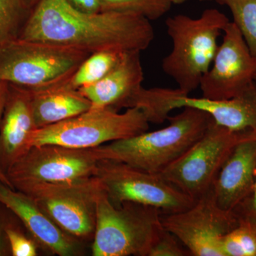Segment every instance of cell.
I'll return each mask as SVG.
<instances>
[{
    "mask_svg": "<svg viewBox=\"0 0 256 256\" xmlns=\"http://www.w3.org/2000/svg\"><path fill=\"white\" fill-rule=\"evenodd\" d=\"M73 47L89 54L100 50L140 52L154 38L150 21L133 13H86L67 0H40L20 36Z\"/></svg>",
    "mask_w": 256,
    "mask_h": 256,
    "instance_id": "obj_1",
    "label": "cell"
},
{
    "mask_svg": "<svg viewBox=\"0 0 256 256\" xmlns=\"http://www.w3.org/2000/svg\"><path fill=\"white\" fill-rule=\"evenodd\" d=\"M170 124L162 129L120 140L92 148L98 159L114 160L158 174L182 156L203 136L212 117L194 108H183L169 116Z\"/></svg>",
    "mask_w": 256,
    "mask_h": 256,
    "instance_id": "obj_2",
    "label": "cell"
},
{
    "mask_svg": "<svg viewBox=\"0 0 256 256\" xmlns=\"http://www.w3.org/2000/svg\"><path fill=\"white\" fill-rule=\"evenodd\" d=\"M230 22L216 9L204 10L201 16L178 14L166 20V31L172 41V50L163 58V72L188 95L200 87L218 50V40Z\"/></svg>",
    "mask_w": 256,
    "mask_h": 256,
    "instance_id": "obj_3",
    "label": "cell"
},
{
    "mask_svg": "<svg viewBox=\"0 0 256 256\" xmlns=\"http://www.w3.org/2000/svg\"><path fill=\"white\" fill-rule=\"evenodd\" d=\"M156 207L126 202L116 206L104 192L96 207L94 256H148L163 226Z\"/></svg>",
    "mask_w": 256,
    "mask_h": 256,
    "instance_id": "obj_4",
    "label": "cell"
},
{
    "mask_svg": "<svg viewBox=\"0 0 256 256\" xmlns=\"http://www.w3.org/2000/svg\"><path fill=\"white\" fill-rule=\"evenodd\" d=\"M73 47L18 37L0 44V82L38 89L66 80L90 55Z\"/></svg>",
    "mask_w": 256,
    "mask_h": 256,
    "instance_id": "obj_5",
    "label": "cell"
},
{
    "mask_svg": "<svg viewBox=\"0 0 256 256\" xmlns=\"http://www.w3.org/2000/svg\"><path fill=\"white\" fill-rule=\"evenodd\" d=\"M150 122L138 108L122 114L110 108L89 110L62 122L37 128L30 148L46 144L92 149L108 142L138 136L149 130Z\"/></svg>",
    "mask_w": 256,
    "mask_h": 256,
    "instance_id": "obj_6",
    "label": "cell"
},
{
    "mask_svg": "<svg viewBox=\"0 0 256 256\" xmlns=\"http://www.w3.org/2000/svg\"><path fill=\"white\" fill-rule=\"evenodd\" d=\"M255 134L256 130H232L212 119L203 136L158 174L193 200H198L213 186L234 148Z\"/></svg>",
    "mask_w": 256,
    "mask_h": 256,
    "instance_id": "obj_7",
    "label": "cell"
},
{
    "mask_svg": "<svg viewBox=\"0 0 256 256\" xmlns=\"http://www.w3.org/2000/svg\"><path fill=\"white\" fill-rule=\"evenodd\" d=\"M14 188L33 198L64 232L78 239L94 236L97 202L104 192L94 176L65 182L24 183Z\"/></svg>",
    "mask_w": 256,
    "mask_h": 256,
    "instance_id": "obj_8",
    "label": "cell"
},
{
    "mask_svg": "<svg viewBox=\"0 0 256 256\" xmlns=\"http://www.w3.org/2000/svg\"><path fill=\"white\" fill-rule=\"evenodd\" d=\"M94 176L116 206L131 202L156 207L162 214H169L188 210L196 202L159 174L122 162L98 160Z\"/></svg>",
    "mask_w": 256,
    "mask_h": 256,
    "instance_id": "obj_9",
    "label": "cell"
},
{
    "mask_svg": "<svg viewBox=\"0 0 256 256\" xmlns=\"http://www.w3.org/2000/svg\"><path fill=\"white\" fill-rule=\"evenodd\" d=\"M161 222L194 256H224L222 238L239 224L233 210L218 206L213 186L188 210L162 214Z\"/></svg>",
    "mask_w": 256,
    "mask_h": 256,
    "instance_id": "obj_10",
    "label": "cell"
},
{
    "mask_svg": "<svg viewBox=\"0 0 256 256\" xmlns=\"http://www.w3.org/2000/svg\"><path fill=\"white\" fill-rule=\"evenodd\" d=\"M98 159L92 149L46 144L32 148L6 170L13 188L24 183H57L92 178Z\"/></svg>",
    "mask_w": 256,
    "mask_h": 256,
    "instance_id": "obj_11",
    "label": "cell"
},
{
    "mask_svg": "<svg viewBox=\"0 0 256 256\" xmlns=\"http://www.w3.org/2000/svg\"><path fill=\"white\" fill-rule=\"evenodd\" d=\"M223 33L212 66L200 82L202 97L210 100L239 95L254 82L256 73V56L238 26L230 22Z\"/></svg>",
    "mask_w": 256,
    "mask_h": 256,
    "instance_id": "obj_12",
    "label": "cell"
},
{
    "mask_svg": "<svg viewBox=\"0 0 256 256\" xmlns=\"http://www.w3.org/2000/svg\"><path fill=\"white\" fill-rule=\"evenodd\" d=\"M0 204L22 220L42 246L60 256L79 255L78 239L64 232L26 194L0 182Z\"/></svg>",
    "mask_w": 256,
    "mask_h": 256,
    "instance_id": "obj_13",
    "label": "cell"
},
{
    "mask_svg": "<svg viewBox=\"0 0 256 256\" xmlns=\"http://www.w3.org/2000/svg\"><path fill=\"white\" fill-rule=\"evenodd\" d=\"M37 129L30 89L10 84L0 119V166L6 170L30 149V140Z\"/></svg>",
    "mask_w": 256,
    "mask_h": 256,
    "instance_id": "obj_14",
    "label": "cell"
},
{
    "mask_svg": "<svg viewBox=\"0 0 256 256\" xmlns=\"http://www.w3.org/2000/svg\"><path fill=\"white\" fill-rule=\"evenodd\" d=\"M144 72L140 52H124L117 64L104 78L79 88L90 101V110L110 108L118 111L128 104L141 88Z\"/></svg>",
    "mask_w": 256,
    "mask_h": 256,
    "instance_id": "obj_15",
    "label": "cell"
},
{
    "mask_svg": "<svg viewBox=\"0 0 256 256\" xmlns=\"http://www.w3.org/2000/svg\"><path fill=\"white\" fill-rule=\"evenodd\" d=\"M256 176V134L239 142L220 168L213 184L216 201L233 210L250 194Z\"/></svg>",
    "mask_w": 256,
    "mask_h": 256,
    "instance_id": "obj_16",
    "label": "cell"
},
{
    "mask_svg": "<svg viewBox=\"0 0 256 256\" xmlns=\"http://www.w3.org/2000/svg\"><path fill=\"white\" fill-rule=\"evenodd\" d=\"M172 109L194 108L210 114L218 126L232 130H256V82L242 94L225 100L192 98L181 94L173 99Z\"/></svg>",
    "mask_w": 256,
    "mask_h": 256,
    "instance_id": "obj_17",
    "label": "cell"
},
{
    "mask_svg": "<svg viewBox=\"0 0 256 256\" xmlns=\"http://www.w3.org/2000/svg\"><path fill=\"white\" fill-rule=\"evenodd\" d=\"M37 128L58 124L90 110L92 105L68 79L50 86L30 89Z\"/></svg>",
    "mask_w": 256,
    "mask_h": 256,
    "instance_id": "obj_18",
    "label": "cell"
},
{
    "mask_svg": "<svg viewBox=\"0 0 256 256\" xmlns=\"http://www.w3.org/2000/svg\"><path fill=\"white\" fill-rule=\"evenodd\" d=\"M178 88H141L128 104V108H138L144 112L150 124H162L171 112V102L180 94ZM127 108V109H128Z\"/></svg>",
    "mask_w": 256,
    "mask_h": 256,
    "instance_id": "obj_19",
    "label": "cell"
},
{
    "mask_svg": "<svg viewBox=\"0 0 256 256\" xmlns=\"http://www.w3.org/2000/svg\"><path fill=\"white\" fill-rule=\"evenodd\" d=\"M124 53L107 50L90 54L68 79V84L76 89L95 84L110 72Z\"/></svg>",
    "mask_w": 256,
    "mask_h": 256,
    "instance_id": "obj_20",
    "label": "cell"
},
{
    "mask_svg": "<svg viewBox=\"0 0 256 256\" xmlns=\"http://www.w3.org/2000/svg\"><path fill=\"white\" fill-rule=\"evenodd\" d=\"M32 10L26 0H0V44L20 36Z\"/></svg>",
    "mask_w": 256,
    "mask_h": 256,
    "instance_id": "obj_21",
    "label": "cell"
},
{
    "mask_svg": "<svg viewBox=\"0 0 256 256\" xmlns=\"http://www.w3.org/2000/svg\"><path fill=\"white\" fill-rule=\"evenodd\" d=\"M228 6L234 22L249 47L256 56V0H216Z\"/></svg>",
    "mask_w": 256,
    "mask_h": 256,
    "instance_id": "obj_22",
    "label": "cell"
},
{
    "mask_svg": "<svg viewBox=\"0 0 256 256\" xmlns=\"http://www.w3.org/2000/svg\"><path fill=\"white\" fill-rule=\"evenodd\" d=\"M102 11L133 13L148 20L162 18L172 6L171 0H100Z\"/></svg>",
    "mask_w": 256,
    "mask_h": 256,
    "instance_id": "obj_23",
    "label": "cell"
},
{
    "mask_svg": "<svg viewBox=\"0 0 256 256\" xmlns=\"http://www.w3.org/2000/svg\"><path fill=\"white\" fill-rule=\"evenodd\" d=\"M222 250L224 256H256V226L239 222L222 238Z\"/></svg>",
    "mask_w": 256,
    "mask_h": 256,
    "instance_id": "obj_24",
    "label": "cell"
},
{
    "mask_svg": "<svg viewBox=\"0 0 256 256\" xmlns=\"http://www.w3.org/2000/svg\"><path fill=\"white\" fill-rule=\"evenodd\" d=\"M175 236L163 227L156 242L150 250L148 256H191L186 248Z\"/></svg>",
    "mask_w": 256,
    "mask_h": 256,
    "instance_id": "obj_25",
    "label": "cell"
},
{
    "mask_svg": "<svg viewBox=\"0 0 256 256\" xmlns=\"http://www.w3.org/2000/svg\"><path fill=\"white\" fill-rule=\"evenodd\" d=\"M5 234L13 256H36L37 248L33 240L14 227L6 226Z\"/></svg>",
    "mask_w": 256,
    "mask_h": 256,
    "instance_id": "obj_26",
    "label": "cell"
},
{
    "mask_svg": "<svg viewBox=\"0 0 256 256\" xmlns=\"http://www.w3.org/2000/svg\"><path fill=\"white\" fill-rule=\"evenodd\" d=\"M238 222H247L256 226V176L250 194L233 210Z\"/></svg>",
    "mask_w": 256,
    "mask_h": 256,
    "instance_id": "obj_27",
    "label": "cell"
},
{
    "mask_svg": "<svg viewBox=\"0 0 256 256\" xmlns=\"http://www.w3.org/2000/svg\"><path fill=\"white\" fill-rule=\"evenodd\" d=\"M9 88L10 84L8 82H0V119H1L3 110H4L6 98H8V92H9ZM0 182L10 186V188H13L12 183L10 182L6 173L4 172V170L2 169L1 166H0Z\"/></svg>",
    "mask_w": 256,
    "mask_h": 256,
    "instance_id": "obj_28",
    "label": "cell"
},
{
    "mask_svg": "<svg viewBox=\"0 0 256 256\" xmlns=\"http://www.w3.org/2000/svg\"><path fill=\"white\" fill-rule=\"evenodd\" d=\"M79 11L86 13H96L102 11L100 0H67Z\"/></svg>",
    "mask_w": 256,
    "mask_h": 256,
    "instance_id": "obj_29",
    "label": "cell"
},
{
    "mask_svg": "<svg viewBox=\"0 0 256 256\" xmlns=\"http://www.w3.org/2000/svg\"><path fill=\"white\" fill-rule=\"evenodd\" d=\"M5 227L3 226L0 220V256L6 255V248L5 247L4 238H6L5 234Z\"/></svg>",
    "mask_w": 256,
    "mask_h": 256,
    "instance_id": "obj_30",
    "label": "cell"
},
{
    "mask_svg": "<svg viewBox=\"0 0 256 256\" xmlns=\"http://www.w3.org/2000/svg\"><path fill=\"white\" fill-rule=\"evenodd\" d=\"M40 1V0H26L28 6H30L32 10H33V8L38 4V2Z\"/></svg>",
    "mask_w": 256,
    "mask_h": 256,
    "instance_id": "obj_31",
    "label": "cell"
},
{
    "mask_svg": "<svg viewBox=\"0 0 256 256\" xmlns=\"http://www.w3.org/2000/svg\"><path fill=\"white\" fill-rule=\"evenodd\" d=\"M173 4H181L186 2L188 0H171Z\"/></svg>",
    "mask_w": 256,
    "mask_h": 256,
    "instance_id": "obj_32",
    "label": "cell"
},
{
    "mask_svg": "<svg viewBox=\"0 0 256 256\" xmlns=\"http://www.w3.org/2000/svg\"><path fill=\"white\" fill-rule=\"evenodd\" d=\"M201 2H210V1H216V0H200Z\"/></svg>",
    "mask_w": 256,
    "mask_h": 256,
    "instance_id": "obj_33",
    "label": "cell"
},
{
    "mask_svg": "<svg viewBox=\"0 0 256 256\" xmlns=\"http://www.w3.org/2000/svg\"><path fill=\"white\" fill-rule=\"evenodd\" d=\"M254 80L256 82V73L255 74V77H254Z\"/></svg>",
    "mask_w": 256,
    "mask_h": 256,
    "instance_id": "obj_34",
    "label": "cell"
}]
</instances>
